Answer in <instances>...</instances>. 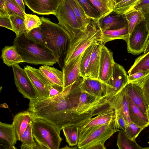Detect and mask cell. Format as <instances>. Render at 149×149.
I'll return each mask as SVG.
<instances>
[{
	"label": "cell",
	"mask_w": 149,
	"mask_h": 149,
	"mask_svg": "<svg viewBox=\"0 0 149 149\" xmlns=\"http://www.w3.org/2000/svg\"><path fill=\"white\" fill-rule=\"evenodd\" d=\"M40 18L42 23L41 31L47 47L52 52L59 65L63 68L72 38L58 24L43 17Z\"/></svg>",
	"instance_id": "6da1fadb"
},
{
	"label": "cell",
	"mask_w": 149,
	"mask_h": 149,
	"mask_svg": "<svg viewBox=\"0 0 149 149\" xmlns=\"http://www.w3.org/2000/svg\"><path fill=\"white\" fill-rule=\"evenodd\" d=\"M13 45L24 62L49 66L58 63L53 52L49 49L35 43L27 39L24 34L15 38Z\"/></svg>",
	"instance_id": "7a4b0ae2"
},
{
	"label": "cell",
	"mask_w": 149,
	"mask_h": 149,
	"mask_svg": "<svg viewBox=\"0 0 149 149\" xmlns=\"http://www.w3.org/2000/svg\"><path fill=\"white\" fill-rule=\"evenodd\" d=\"M102 33L97 22L91 20L84 31H80L71 39L65 65L83 53L89 47L100 43Z\"/></svg>",
	"instance_id": "3957f363"
},
{
	"label": "cell",
	"mask_w": 149,
	"mask_h": 149,
	"mask_svg": "<svg viewBox=\"0 0 149 149\" xmlns=\"http://www.w3.org/2000/svg\"><path fill=\"white\" fill-rule=\"evenodd\" d=\"M32 128L34 140L40 145L47 149H60L63 139L55 125L45 120L33 117Z\"/></svg>",
	"instance_id": "277c9868"
},
{
	"label": "cell",
	"mask_w": 149,
	"mask_h": 149,
	"mask_svg": "<svg viewBox=\"0 0 149 149\" xmlns=\"http://www.w3.org/2000/svg\"><path fill=\"white\" fill-rule=\"evenodd\" d=\"M115 121H111L94 129L79 142L78 147L80 149H86L100 143H104L106 140L119 130L115 129Z\"/></svg>",
	"instance_id": "5b68a950"
},
{
	"label": "cell",
	"mask_w": 149,
	"mask_h": 149,
	"mask_svg": "<svg viewBox=\"0 0 149 149\" xmlns=\"http://www.w3.org/2000/svg\"><path fill=\"white\" fill-rule=\"evenodd\" d=\"M58 24L73 38L81 30V26L67 0H61L55 15Z\"/></svg>",
	"instance_id": "8992f818"
},
{
	"label": "cell",
	"mask_w": 149,
	"mask_h": 149,
	"mask_svg": "<svg viewBox=\"0 0 149 149\" xmlns=\"http://www.w3.org/2000/svg\"><path fill=\"white\" fill-rule=\"evenodd\" d=\"M149 38V32L145 20L137 25L129 36L127 41L128 52L138 55L143 52Z\"/></svg>",
	"instance_id": "52a82bcc"
},
{
	"label": "cell",
	"mask_w": 149,
	"mask_h": 149,
	"mask_svg": "<svg viewBox=\"0 0 149 149\" xmlns=\"http://www.w3.org/2000/svg\"><path fill=\"white\" fill-rule=\"evenodd\" d=\"M15 84L18 91L24 97L30 100H39V96L24 69L19 64L12 66Z\"/></svg>",
	"instance_id": "ba28073f"
},
{
	"label": "cell",
	"mask_w": 149,
	"mask_h": 149,
	"mask_svg": "<svg viewBox=\"0 0 149 149\" xmlns=\"http://www.w3.org/2000/svg\"><path fill=\"white\" fill-rule=\"evenodd\" d=\"M127 77L123 67L115 62L112 75L104 83L106 96L114 95L125 87L128 84Z\"/></svg>",
	"instance_id": "9c48e42d"
},
{
	"label": "cell",
	"mask_w": 149,
	"mask_h": 149,
	"mask_svg": "<svg viewBox=\"0 0 149 149\" xmlns=\"http://www.w3.org/2000/svg\"><path fill=\"white\" fill-rule=\"evenodd\" d=\"M116 116V111L112 108L95 117L90 118L85 121L79 126V142L96 127L111 121L115 120Z\"/></svg>",
	"instance_id": "30bf717a"
},
{
	"label": "cell",
	"mask_w": 149,
	"mask_h": 149,
	"mask_svg": "<svg viewBox=\"0 0 149 149\" xmlns=\"http://www.w3.org/2000/svg\"><path fill=\"white\" fill-rule=\"evenodd\" d=\"M24 69L38 93L39 100L49 97L50 84L40 72L39 69L29 65L25 66Z\"/></svg>",
	"instance_id": "8fae6325"
},
{
	"label": "cell",
	"mask_w": 149,
	"mask_h": 149,
	"mask_svg": "<svg viewBox=\"0 0 149 149\" xmlns=\"http://www.w3.org/2000/svg\"><path fill=\"white\" fill-rule=\"evenodd\" d=\"M101 45L98 80L105 83L112 75L115 62L111 51Z\"/></svg>",
	"instance_id": "7c38bea8"
},
{
	"label": "cell",
	"mask_w": 149,
	"mask_h": 149,
	"mask_svg": "<svg viewBox=\"0 0 149 149\" xmlns=\"http://www.w3.org/2000/svg\"><path fill=\"white\" fill-rule=\"evenodd\" d=\"M61 0H23L24 3L35 13L40 15H55Z\"/></svg>",
	"instance_id": "4fadbf2b"
},
{
	"label": "cell",
	"mask_w": 149,
	"mask_h": 149,
	"mask_svg": "<svg viewBox=\"0 0 149 149\" xmlns=\"http://www.w3.org/2000/svg\"><path fill=\"white\" fill-rule=\"evenodd\" d=\"M79 87L81 91L96 98L106 96V86L99 80L86 77L82 78Z\"/></svg>",
	"instance_id": "5bb4252c"
},
{
	"label": "cell",
	"mask_w": 149,
	"mask_h": 149,
	"mask_svg": "<svg viewBox=\"0 0 149 149\" xmlns=\"http://www.w3.org/2000/svg\"><path fill=\"white\" fill-rule=\"evenodd\" d=\"M112 107L124 117L127 124L131 122L129 115L128 103L125 87L116 94L107 97Z\"/></svg>",
	"instance_id": "9a60e30c"
},
{
	"label": "cell",
	"mask_w": 149,
	"mask_h": 149,
	"mask_svg": "<svg viewBox=\"0 0 149 149\" xmlns=\"http://www.w3.org/2000/svg\"><path fill=\"white\" fill-rule=\"evenodd\" d=\"M97 23L102 33L106 31L118 29L128 26L125 15L113 12L100 18Z\"/></svg>",
	"instance_id": "2e32d148"
},
{
	"label": "cell",
	"mask_w": 149,
	"mask_h": 149,
	"mask_svg": "<svg viewBox=\"0 0 149 149\" xmlns=\"http://www.w3.org/2000/svg\"><path fill=\"white\" fill-rule=\"evenodd\" d=\"M83 53L64 66L62 71L63 89L74 83L79 76L80 64Z\"/></svg>",
	"instance_id": "e0dca14e"
},
{
	"label": "cell",
	"mask_w": 149,
	"mask_h": 149,
	"mask_svg": "<svg viewBox=\"0 0 149 149\" xmlns=\"http://www.w3.org/2000/svg\"><path fill=\"white\" fill-rule=\"evenodd\" d=\"M125 89L127 94L130 97L135 105L147 118L148 106L143 97L141 88L130 82L125 86Z\"/></svg>",
	"instance_id": "ac0fdd59"
},
{
	"label": "cell",
	"mask_w": 149,
	"mask_h": 149,
	"mask_svg": "<svg viewBox=\"0 0 149 149\" xmlns=\"http://www.w3.org/2000/svg\"><path fill=\"white\" fill-rule=\"evenodd\" d=\"M33 117L29 111L19 112L14 117L12 124L17 140L20 141L22 136L29 123H32Z\"/></svg>",
	"instance_id": "d6986e66"
},
{
	"label": "cell",
	"mask_w": 149,
	"mask_h": 149,
	"mask_svg": "<svg viewBox=\"0 0 149 149\" xmlns=\"http://www.w3.org/2000/svg\"><path fill=\"white\" fill-rule=\"evenodd\" d=\"M101 47L100 43L94 45L86 77L98 80Z\"/></svg>",
	"instance_id": "ffe728a7"
},
{
	"label": "cell",
	"mask_w": 149,
	"mask_h": 149,
	"mask_svg": "<svg viewBox=\"0 0 149 149\" xmlns=\"http://www.w3.org/2000/svg\"><path fill=\"white\" fill-rule=\"evenodd\" d=\"M39 70L50 84L57 85L63 87V75L62 71L54 67L47 65L40 67Z\"/></svg>",
	"instance_id": "44dd1931"
},
{
	"label": "cell",
	"mask_w": 149,
	"mask_h": 149,
	"mask_svg": "<svg viewBox=\"0 0 149 149\" xmlns=\"http://www.w3.org/2000/svg\"><path fill=\"white\" fill-rule=\"evenodd\" d=\"M127 96L129 113L131 121L144 129L149 126L148 119L135 105L130 97L127 95Z\"/></svg>",
	"instance_id": "7402d4cb"
},
{
	"label": "cell",
	"mask_w": 149,
	"mask_h": 149,
	"mask_svg": "<svg viewBox=\"0 0 149 149\" xmlns=\"http://www.w3.org/2000/svg\"><path fill=\"white\" fill-rule=\"evenodd\" d=\"M1 58L4 63L10 67L13 65L24 62L15 46H6L2 49Z\"/></svg>",
	"instance_id": "603a6c76"
},
{
	"label": "cell",
	"mask_w": 149,
	"mask_h": 149,
	"mask_svg": "<svg viewBox=\"0 0 149 149\" xmlns=\"http://www.w3.org/2000/svg\"><path fill=\"white\" fill-rule=\"evenodd\" d=\"M129 36L128 26L118 29L106 31L102 33L100 44L104 45L107 42L118 39L127 42Z\"/></svg>",
	"instance_id": "cb8c5ba5"
},
{
	"label": "cell",
	"mask_w": 149,
	"mask_h": 149,
	"mask_svg": "<svg viewBox=\"0 0 149 149\" xmlns=\"http://www.w3.org/2000/svg\"><path fill=\"white\" fill-rule=\"evenodd\" d=\"M0 138L10 145L15 146L17 141L12 124L0 122Z\"/></svg>",
	"instance_id": "d4e9b609"
},
{
	"label": "cell",
	"mask_w": 149,
	"mask_h": 149,
	"mask_svg": "<svg viewBox=\"0 0 149 149\" xmlns=\"http://www.w3.org/2000/svg\"><path fill=\"white\" fill-rule=\"evenodd\" d=\"M74 11L80 25L81 31H84L91 22V19L86 15L77 0H67Z\"/></svg>",
	"instance_id": "484cf974"
},
{
	"label": "cell",
	"mask_w": 149,
	"mask_h": 149,
	"mask_svg": "<svg viewBox=\"0 0 149 149\" xmlns=\"http://www.w3.org/2000/svg\"><path fill=\"white\" fill-rule=\"evenodd\" d=\"M99 12L100 18L109 15L113 10L115 0H90Z\"/></svg>",
	"instance_id": "4316f807"
},
{
	"label": "cell",
	"mask_w": 149,
	"mask_h": 149,
	"mask_svg": "<svg viewBox=\"0 0 149 149\" xmlns=\"http://www.w3.org/2000/svg\"><path fill=\"white\" fill-rule=\"evenodd\" d=\"M140 0H115L113 12L120 15H125L135 9Z\"/></svg>",
	"instance_id": "83f0119b"
},
{
	"label": "cell",
	"mask_w": 149,
	"mask_h": 149,
	"mask_svg": "<svg viewBox=\"0 0 149 149\" xmlns=\"http://www.w3.org/2000/svg\"><path fill=\"white\" fill-rule=\"evenodd\" d=\"M125 16L127 22L129 35L137 25L145 20L143 13L139 9L132 10L125 15Z\"/></svg>",
	"instance_id": "f1b7e54d"
},
{
	"label": "cell",
	"mask_w": 149,
	"mask_h": 149,
	"mask_svg": "<svg viewBox=\"0 0 149 149\" xmlns=\"http://www.w3.org/2000/svg\"><path fill=\"white\" fill-rule=\"evenodd\" d=\"M116 144L118 149H143L136 140H132L127 136L125 132L120 130L118 131Z\"/></svg>",
	"instance_id": "f546056e"
},
{
	"label": "cell",
	"mask_w": 149,
	"mask_h": 149,
	"mask_svg": "<svg viewBox=\"0 0 149 149\" xmlns=\"http://www.w3.org/2000/svg\"><path fill=\"white\" fill-rule=\"evenodd\" d=\"M149 70V52L137 58L127 72L128 75L136 72Z\"/></svg>",
	"instance_id": "4dcf8cb0"
},
{
	"label": "cell",
	"mask_w": 149,
	"mask_h": 149,
	"mask_svg": "<svg viewBox=\"0 0 149 149\" xmlns=\"http://www.w3.org/2000/svg\"><path fill=\"white\" fill-rule=\"evenodd\" d=\"M62 130L66 141L70 146L77 145L79 140V127L71 125L63 128Z\"/></svg>",
	"instance_id": "1f68e13d"
},
{
	"label": "cell",
	"mask_w": 149,
	"mask_h": 149,
	"mask_svg": "<svg viewBox=\"0 0 149 149\" xmlns=\"http://www.w3.org/2000/svg\"><path fill=\"white\" fill-rule=\"evenodd\" d=\"M83 9L86 15L89 18L97 22L100 19L99 12L90 0H77Z\"/></svg>",
	"instance_id": "d6a6232c"
},
{
	"label": "cell",
	"mask_w": 149,
	"mask_h": 149,
	"mask_svg": "<svg viewBox=\"0 0 149 149\" xmlns=\"http://www.w3.org/2000/svg\"><path fill=\"white\" fill-rule=\"evenodd\" d=\"M16 38L19 37L27 32L24 24V19L15 15L9 16Z\"/></svg>",
	"instance_id": "836d02e7"
},
{
	"label": "cell",
	"mask_w": 149,
	"mask_h": 149,
	"mask_svg": "<svg viewBox=\"0 0 149 149\" xmlns=\"http://www.w3.org/2000/svg\"><path fill=\"white\" fill-rule=\"evenodd\" d=\"M24 34L27 39L35 43L47 47L46 43L42 33L40 26L27 31Z\"/></svg>",
	"instance_id": "e575fe53"
},
{
	"label": "cell",
	"mask_w": 149,
	"mask_h": 149,
	"mask_svg": "<svg viewBox=\"0 0 149 149\" xmlns=\"http://www.w3.org/2000/svg\"><path fill=\"white\" fill-rule=\"evenodd\" d=\"M94 45L89 47L83 53L80 64L79 74V76L82 78L86 77V71L89 64Z\"/></svg>",
	"instance_id": "d590c367"
},
{
	"label": "cell",
	"mask_w": 149,
	"mask_h": 149,
	"mask_svg": "<svg viewBox=\"0 0 149 149\" xmlns=\"http://www.w3.org/2000/svg\"><path fill=\"white\" fill-rule=\"evenodd\" d=\"M24 24L27 31L35 28L38 27L42 24L40 17L36 15L25 14Z\"/></svg>",
	"instance_id": "8d00e7d4"
},
{
	"label": "cell",
	"mask_w": 149,
	"mask_h": 149,
	"mask_svg": "<svg viewBox=\"0 0 149 149\" xmlns=\"http://www.w3.org/2000/svg\"><path fill=\"white\" fill-rule=\"evenodd\" d=\"M32 123L29 124L20 140L22 144L30 147L34 146L36 144V142L34 140L32 133Z\"/></svg>",
	"instance_id": "74e56055"
},
{
	"label": "cell",
	"mask_w": 149,
	"mask_h": 149,
	"mask_svg": "<svg viewBox=\"0 0 149 149\" xmlns=\"http://www.w3.org/2000/svg\"><path fill=\"white\" fill-rule=\"evenodd\" d=\"M9 15H15L25 19V14L15 0H3Z\"/></svg>",
	"instance_id": "f35d334b"
},
{
	"label": "cell",
	"mask_w": 149,
	"mask_h": 149,
	"mask_svg": "<svg viewBox=\"0 0 149 149\" xmlns=\"http://www.w3.org/2000/svg\"><path fill=\"white\" fill-rule=\"evenodd\" d=\"M143 129L131 121L127 124L125 132L129 139L136 140V138Z\"/></svg>",
	"instance_id": "ab89813d"
},
{
	"label": "cell",
	"mask_w": 149,
	"mask_h": 149,
	"mask_svg": "<svg viewBox=\"0 0 149 149\" xmlns=\"http://www.w3.org/2000/svg\"><path fill=\"white\" fill-rule=\"evenodd\" d=\"M116 111V116L115 128L116 129H121L125 132L127 124L125 119L123 115L120 112Z\"/></svg>",
	"instance_id": "60d3db41"
},
{
	"label": "cell",
	"mask_w": 149,
	"mask_h": 149,
	"mask_svg": "<svg viewBox=\"0 0 149 149\" xmlns=\"http://www.w3.org/2000/svg\"><path fill=\"white\" fill-rule=\"evenodd\" d=\"M139 87L141 88L144 99L149 106V74Z\"/></svg>",
	"instance_id": "b9f144b4"
},
{
	"label": "cell",
	"mask_w": 149,
	"mask_h": 149,
	"mask_svg": "<svg viewBox=\"0 0 149 149\" xmlns=\"http://www.w3.org/2000/svg\"><path fill=\"white\" fill-rule=\"evenodd\" d=\"M63 90V88L62 87L56 84H50L49 97L58 95L62 93Z\"/></svg>",
	"instance_id": "7bdbcfd3"
},
{
	"label": "cell",
	"mask_w": 149,
	"mask_h": 149,
	"mask_svg": "<svg viewBox=\"0 0 149 149\" xmlns=\"http://www.w3.org/2000/svg\"><path fill=\"white\" fill-rule=\"evenodd\" d=\"M141 10L144 14L149 11V0H140L135 8Z\"/></svg>",
	"instance_id": "ee69618b"
},
{
	"label": "cell",
	"mask_w": 149,
	"mask_h": 149,
	"mask_svg": "<svg viewBox=\"0 0 149 149\" xmlns=\"http://www.w3.org/2000/svg\"><path fill=\"white\" fill-rule=\"evenodd\" d=\"M149 74V70L141 71L136 72L132 75H128V83L139 79Z\"/></svg>",
	"instance_id": "f6af8a7d"
},
{
	"label": "cell",
	"mask_w": 149,
	"mask_h": 149,
	"mask_svg": "<svg viewBox=\"0 0 149 149\" xmlns=\"http://www.w3.org/2000/svg\"><path fill=\"white\" fill-rule=\"evenodd\" d=\"M0 26L8 29L14 32L12 24L9 17H0Z\"/></svg>",
	"instance_id": "bcb514c9"
},
{
	"label": "cell",
	"mask_w": 149,
	"mask_h": 149,
	"mask_svg": "<svg viewBox=\"0 0 149 149\" xmlns=\"http://www.w3.org/2000/svg\"><path fill=\"white\" fill-rule=\"evenodd\" d=\"M9 17L7 9L3 0H0V17Z\"/></svg>",
	"instance_id": "7dc6e473"
},
{
	"label": "cell",
	"mask_w": 149,
	"mask_h": 149,
	"mask_svg": "<svg viewBox=\"0 0 149 149\" xmlns=\"http://www.w3.org/2000/svg\"><path fill=\"white\" fill-rule=\"evenodd\" d=\"M21 149H47L45 147L41 146L36 143V145L33 147H28L22 144Z\"/></svg>",
	"instance_id": "c3c4849f"
},
{
	"label": "cell",
	"mask_w": 149,
	"mask_h": 149,
	"mask_svg": "<svg viewBox=\"0 0 149 149\" xmlns=\"http://www.w3.org/2000/svg\"><path fill=\"white\" fill-rule=\"evenodd\" d=\"M104 143H100L90 147L86 149H106Z\"/></svg>",
	"instance_id": "681fc988"
},
{
	"label": "cell",
	"mask_w": 149,
	"mask_h": 149,
	"mask_svg": "<svg viewBox=\"0 0 149 149\" xmlns=\"http://www.w3.org/2000/svg\"><path fill=\"white\" fill-rule=\"evenodd\" d=\"M15 2L18 4L22 11L24 14L26 13L25 12V6L24 2L23 0H15Z\"/></svg>",
	"instance_id": "f907efd6"
},
{
	"label": "cell",
	"mask_w": 149,
	"mask_h": 149,
	"mask_svg": "<svg viewBox=\"0 0 149 149\" xmlns=\"http://www.w3.org/2000/svg\"><path fill=\"white\" fill-rule=\"evenodd\" d=\"M144 15L146 22V26L149 32V11Z\"/></svg>",
	"instance_id": "816d5d0a"
},
{
	"label": "cell",
	"mask_w": 149,
	"mask_h": 149,
	"mask_svg": "<svg viewBox=\"0 0 149 149\" xmlns=\"http://www.w3.org/2000/svg\"><path fill=\"white\" fill-rule=\"evenodd\" d=\"M149 52V38L146 45L143 54H146Z\"/></svg>",
	"instance_id": "f5cc1de1"
},
{
	"label": "cell",
	"mask_w": 149,
	"mask_h": 149,
	"mask_svg": "<svg viewBox=\"0 0 149 149\" xmlns=\"http://www.w3.org/2000/svg\"><path fill=\"white\" fill-rule=\"evenodd\" d=\"M60 149H80L77 147H70L66 145L64 147L60 148Z\"/></svg>",
	"instance_id": "db71d44e"
},
{
	"label": "cell",
	"mask_w": 149,
	"mask_h": 149,
	"mask_svg": "<svg viewBox=\"0 0 149 149\" xmlns=\"http://www.w3.org/2000/svg\"><path fill=\"white\" fill-rule=\"evenodd\" d=\"M8 149H17L15 146L10 145Z\"/></svg>",
	"instance_id": "11a10c76"
},
{
	"label": "cell",
	"mask_w": 149,
	"mask_h": 149,
	"mask_svg": "<svg viewBox=\"0 0 149 149\" xmlns=\"http://www.w3.org/2000/svg\"><path fill=\"white\" fill-rule=\"evenodd\" d=\"M147 118L149 120V106H148V110L147 111Z\"/></svg>",
	"instance_id": "9f6ffc18"
},
{
	"label": "cell",
	"mask_w": 149,
	"mask_h": 149,
	"mask_svg": "<svg viewBox=\"0 0 149 149\" xmlns=\"http://www.w3.org/2000/svg\"><path fill=\"white\" fill-rule=\"evenodd\" d=\"M143 149H149V147H147L143 148Z\"/></svg>",
	"instance_id": "6f0895ef"
},
{
	"label": "cell",
	"mask_w": 149,
	"mask_h": 149,
	"mask_svg": "<svg viewBox=\"0 0 149 149\" xmlns=\"http://www.w3.org/2000/svg\"></svg>",
	"instance_id": "680465c9"
}]
</instances>
